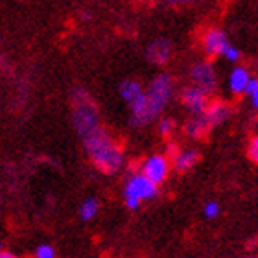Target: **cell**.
<instances>
[{"instance_id": "obj_1", "label": "cell", "mask_w": 258, "mask_h": 258, "mask_svg": "<svg viewBox=\"0 0 258 258\" xmlns=\"http://www.w3.org/2000/svg\"><path fill=\"white\" fill-rule=\"evenodd\" d=\"M87 153L91 157L92 164L100 172L107 173H118L125 164V155L122 146L105 131V127L92 133L91 137L83 139Z\"/></svg>"}, {"instance_id": "obj_2", "label": "cell", "mask_w": 258, "mask_h": 258, "mask_svg": "<svg viewBox=\"0 0 258 258\" xmlns=\"http://www.w3.org/2000/svg\"><path fill=\"white\" fill-rule=\"evenodd\" d=\"M72 124L81 140L103 129L100 109L91 94L83 89H76L72 92Z\"/></svg>"}, {"instance_id": "obj_3", "label": "cell", "mask_w": 258, "mask_h": 258, "mask_svg": "<svg viewBox=\"0 0 258 258\" xmlns=\"http://www.w3.org/2000/svg\"><path fill=\"white\" fill-rule=\"evenodd\" d=\"M173 94H175V81L170 74L161 72L150 81V85L146 89L148 96V105H150L151 118H161V114L166 111V107L172 103Z\"/></svg>"}, {"instance_id": "obj_4", "label": "cell", "mask_w": 258, "mask_h": 258, "mask_svg": "<svg viewBox=\"0 0 258 258\" xmlns=\"http://www.w3.org/2000/svg\"><path fill=\"white\" fill-rule=\"evenodd\" d=\"M159 196V184L148 179L144 173L135 172L125 179L124 184V201L125 207L131 210L140 209V205L151 201Z\"/></svg>"}, {"instance_id": "obj_5", "label": "cell", "mask_w": 258, "mask_h": 258, "mask_svg": "<svg viewBox=\"0 0 258 258\" xmlns=\"http://www.w3.org/2000/svg\"><path fill=\"white\" fill-rule=\"evenodd\" d=\"M170 170H172V159L166 153H151L139 164V172L144 173L146 177L151 179L159 186L168 179Z\"/></svg>"}, {"instance_id": "obj_6", "label": "cell", "mask_w": 258, "mask_h": 258, "mask_svg": "<svg viewBox=\"0 0 258 258\" xmlns=\"http://www.w3.org/2000/svg\"><path fill=\"white\" fill-rule=\"evenodd\" d=\"M190 85L198 87L201 91H205L207 94H212L218 87V72L216 67L210 61H198L194 63L188 70Z\"/></svg>"}, {"instance_id": "obj_7", "label": "cell", "mask_w": 258, "mask_h": 258, "mask_svg": "<svg viewBox=\"0 0 258 258\" xmlns=\"http://www.w3.org/2000/svg\"><path fill=\"white\" fill-rule=\"evenodd\" d=\"M229 44L231 41L221 28H207L201 35V48H203L205 55H209V57H221Z\"/></svg>"}, {"instance_id": "obj_8", "label": "cell", "mask_w": 258, "mask_h": 258, "mask_svg": "<svg viewBox=\"0 0 258 258\" xmlns=\"http://www.w3.org/2000/svg\"><path fill=\"white\" fill-rule=\"evenodd\" d=\"M209 96L210 94H207V92L198 89V87L188 85L181 91L179 100L183 103V107L188 111V114H205V111H207L209 102H210Z\"/></svg>"}, {"instance_id": "obj_9", "label": "cell", "mask_w": 258, "mask_h": 258, "mask_svg": "<svg viewBox=\"0 0 258 258\" xmlns=\"http://www.w3.org/2000/svg\"><path fill=\"white\" fill-rule=\"evenodd\" d=\"M172 54H173L172 43L164 37L153 39L148 44V48H146V59L150 61L151 64H155V67L166 64L168 61L172 59Z\"/></svg>"}, {"instance_id": "obj_10", "label": "cell", "mask_w": 258, "mask_h": 258, "mask_svg": "<svg viewBox=\"0 0 258 258\" xmlns=\"http://www.w3.org/2000/svg\"><path fill=\"white\" fill-rule=\"evenodd\" d=\"M253 80V76L249 72L247 67H243V64H234L227 76V89L231 91V94L234 96H242L245 94L247 91L249 83Z\"/></svg>"}, {"instance_id": "obj_11", "label": "cell", "mask_w": 258, "mask_h": 258, "mask_svg": "<svg viewBox=\"0 0 258 258\" xmlns=\"http://www.w3.org/2000/svg\"><path fill=\"white\" fill-rule=\"evenodd\" d=\"M231 114L232 107L227 102H223V100H210L209 107L205 111V116H207V120H209V124L212 127L225 124L227 120L231 118Z\"/></svg>"}, {"instance_id": "obj_12", "label": "cell", "mask_w": 258, "mask_h": 258, "mask_svg": "<svg viewBox=\"0 0 258 258\" xmlns=\"http://www.w3.org/2000/svg\"><path fill=\"white\" fill-rule=\"evenodd\" d=\"M170 159H172V168H175L179 173H184L198 164L199 151L194 148H179Z\"/></svg>"}, {"instance_id": "obj_13", "label": "cell", "mask_w": 258, "mask_h": 258, "mask_svg": "<svg viewBox=\"0 0 258 258\" xmlns=\"http://www.w3.org/2000/svg\"><path fill=\"white\" fill-rule=\"evenodd\" d=\"M210 129H212V125L209 124L205 114H190V118L184 122V133L188 135L190 139H203Z\"/></svg>"}, {"instance_id": "obj_14", "label": "cell", "mask_w": 258, "mask_h": 258, "mask_svg": "<svg viewBox=\"0 0 258 258\" xmlns=\"http://www.w3.org/2000/svg\"><path fill=\"white\" fill-rule=\"evenodd\" d=\"M118 92H120V96H122V100L129 105V103L135 102L139 96H142V94L146 92V89L140 85L137 80H124L122 83H120Z\"/></svg>"}, {"instance_id": "obj_15", "label": "cell", "mask_w": 258, "mask_h": 258, "mask_svg": "<svg viewBox=\"0 0 258 258\" xmlns=\"http://www.w3.org/2000/svg\"><path fill=\"white\" fill-rule=\"evenodd\" d=\"M100 212V201L96 198H87L80 205V218L83 221H92Z\"/></svg>"}, {"instance_id": "obj_16", "label": "cell", "mask_w": 258, "mask_h": 258, "mask_svg": "<svg viewBox=\"0 0 258 258\" xmlns=\"http://www.w3.org/2000/svg\"><path fill=\"white\" fill-rule=\"evenodd\" d=\"M175 127H177V122L172 116H161V118H157V131H159L161 137H170L175 131Z\"/></svg>"}, {"instance_id": "obj_17", "label": "cell", "mask_w": 258, "mask_h": 258, "mask_svg": "<svg viewBox=\"0 0 258 258\" xmlns=\"http://www.w3.org/2000/svg\"><path fill=\"white\" fill-rule=\"evenodd\" d=\"M245 96H247L251 107H253L254 111H258V78H253V80H251L247 91H245Z\"/></svg>"}, {"instance_id": "obj_18", "label": "cell", "mask_w": 258, "mask_h": 258, "mask_svg": "<svg viewBox=\"0 0 258 258\" xmlns=\"http://www.w3.org/2000/svg\"><path fill=\"white\" fill-rule=\"evenodd\" d=\"M221 212V207L218 201H207L203 207V216L207 220H216Z\"/></svg>"}, {"instance_id": "obj_19", "label": "cell", "mask_w": 258, "mask_h": 258, "mask_svg": "<svg viewBox=\"0 0 258 258\" xmlns=\"http://www.w3.org/2000/svg\"><path fill=\"white\" fill-rule=\"evenodd\" d=\"M247 157L249 161L258 166V135H253L247 142Z\"/></svg>"}, {"instance_id": "obj_20", "label": "cell", "mask_w": 258, "mask_h": 258, "mask_svg": "<svg viewBox=\"0 0 258 258\" xmlns=\"http://www.w3.org/2000/svg\"><path fill=\"white\" fill-rule=\"evenodd\" d=\"M221 57H223L225 61H229V63L236 64L238 61H240V57H242V52H240V48H236L234 44H229Z\"/></svg>"}, {"instance_id": "obj_21", "label": "cell", "mask_w": 258, "mask_h": 258, "mask_svg": "<svg viewBox=\"0 0 258 258\" xmlns=\"http://www.w3.org/2000/svg\"><path fill=\"white\" fill-rule=\"evenodd\" d=\"M35 258H55V249L50 243H41L35 249Z\"/></svg>"}, {"instance_id": "obj_22", "label": "cell", "mask_w": 258, "mask_h": 258, "mask_svg": "<svg viewBox=\"0 0 258 258\" xmlns=\"http://www.w3.org/2000/svg\"><path fill=\"white\" fill-rule=\"evenodd\" d=\"M168 2L175 6H188V4H196L198 0H168Z\"/></svg>"}, {"instance_id": "obj_23", "label": "cell", "mask_w": 258, "mask_h": 258, "mask_svg": "<svg viewBox=\"0 0 258 258\" xmlns=\"http://www.w3.org/2000/svg\"><path fill=\"white\" fill-rule=\"evenodd\" d=\"M0 258H19L15 253H11V251H6V249H2L0 251Z\"/></svg>"}, {"instance_id": "obj_24", "label": "cell", "mask_w": 258, "mask_h": 258, "mask_svg": "<svg viewBox=\"0 0 258 258\" xmlns=\"http://www.w3.org/2000/svg\"><path fill=\"white\" fill-rule=\"evenodd\" d=\"M243 258H258V253L256 254H249V256H243Z\"/></svg>"}, {"instance_id": "obj_25", "label": "cell", "mask_w": 258, "mask_h": 258, "mask_svg": "<svg viewBox=\"0 0 258 258\" xmlns=\"http://www.w3.org/2000/svg\"><path fill=\"white\" fill-rule=\"evenodd\" d=\"M2 249H4V245H2V243H0V251H2Z\"/></svg>"}]
</instances>
